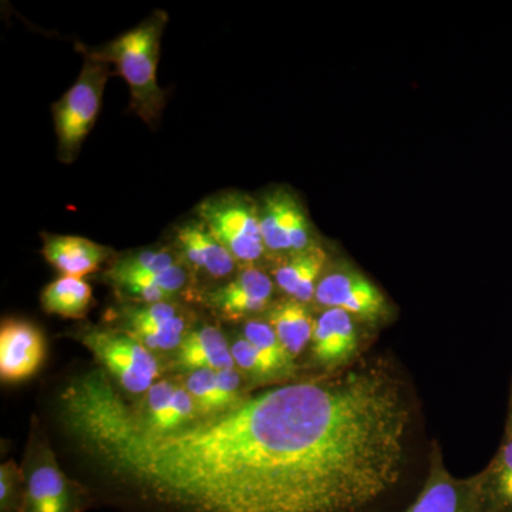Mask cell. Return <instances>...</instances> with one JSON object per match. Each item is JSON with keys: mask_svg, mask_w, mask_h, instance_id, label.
<instances>
[{"mask_svg": "<svg viewBox=\"0 0 512 512\" xmlns=\"http://www.w3.org/2000/svg\"><path fill=\"white\" fill-rule=\"evenodd\" d=\"M167 13L157 10L137 28L96 49L80 47L84 57L116 66L130 89V109L150 126L160 117L165 106L164 90L158 86L157 66L161 37L167 25Z\"/></svg>", "mask_w": 512, "mask_h": 512, "instance_id": "1", "label": "cell"}, {"mask_svg": "<svg viewBox=\"0 0 512 512\" xmlns=\"http://www.w3.org/2000/svg\"><path fill=\"white\" fill-rule=\"evenodd\" d=\"M110 76V64L86 57L79 79L62 99L53 103L52 114L59 141L57 154L62 163H73L79 156L84 140L99 117Z\"/></svg>", "mask_w": 512, "mask_h": 512, "instance_id": "2", "label": "cell"}, {"mask_svg": "<svg viewBox=\"0 0 512 512\" xmlns=\"http://www.w3.org/2000/svg\"><path fill=\"white\" fill-rule=\"evenodd\" d=\"M195 212L235 261L255 262L264 255L259 205L247 195L237 192L214 195L202 201Z\"/></svg>", "mask_w": 512, "mask_h": 512, "instance_id": "3", "label": "cell"}, {"mask_svg": "<svg viewBox=\"0 0 512 512\" xmlns=\"http://www.w3.org/2000/svg\"><path fill=\"white\" fill-rule=\"evenodd\" d=\"M80 340L126 392L147 393L157 379L156 357L130 333L90 329Z\"/></svg>", "mask_w": 512, "mask_h": 512, "instance_id": "4", "label": "cell"}, {"mask_svg": "<svg viewBox=\"0 0 512 512\" xmlns=\"http://www.w3.org/2000/svg\"><path fill=\"white\" fill-rule=\"evenodd\" d=\"M259 220L265 249L299 254L313 247L311 222L291 191L268 192L259 205Z\"/></svg>", "mask_w": 512, "mask_h": 512, "instance_id": "5", "label": "cell"}, {"mask_svg": "<svg viewBox=\"0 0 512 512\" xmlns=\"http://www.w3.org/2000/svg\"><path fill=\"white\" fill-rule=\"evenodd\" d=\"M316 301L366 320L382 318L386 301L379 289L357 272H335L320 279Z\"/></svg>", "mask_w": 512, "mask_h": 512, "instance_id": "6", "label": "cell"}, {"mask_svg": "<svg viewBox=\"0 0 512 512\" xmlns=\"http://www.w3.org/2000/svg\"><path fill=\"white\" fill-rule=\"evenodd\" d=\"M45 359V339L32 323L3 322L0 329V376L3 382H22L35 375Z\"/></svg>", "mask_w": 512, "mask_h": 512, "instance_id": "7", "label": "cell"}, {"mask_svg": "<svg viewBox=\"0 0 512 512\" xmlns=\"http://www.w3.org/2000/svg\"><path fill=\"white\" fill-rule=\"evenodd\" d=\"M25 512H82L83 500L47 457L30 471L26 481Z\"/></svg>", "mask_w": 512, "mask_h": 512, "instance_id": "8", "label": "cell"}, {"mask_svg": "<svg viewBox=\"0 0 512 512\" xmlns=\"http://www.w3.org/2000/svg\"><path fill=\"white\" fill-rule=\"evenodd\" d=\"M274 292V284L264 272L245 269L229 284L208 295V302L221 316L231 320L262 311Z\"/></svg>", "mask_w": 512, "mask_h": 512, "instance_id": "9", "label": "cell"}, {"mask_svg": "<svg viewBox=\"0 0 512 512\" xmlns=\"http://www.w3.org/2000/svg\"><path fill=\"white\" fill-rule=\"evenodd\" d=\"M110 249L73 235L43 234L42 254L64 276L84 278L109 259Z\"/></svg>", "mask_w": 512, "mask_h": 512, "instance_id": "10", "label": "cell"}, {"mask_svg": "<svg viewBox=\"0 0 512 512\" xmlns=\"http://www.w3.org/2000/svg\"><path fill=\"white\" fill-rule=\"evenodd\" d=\"M357 348V336L352 315L342 309H328L313 326L312 353L323 366L348 362Z\"/></svg>", "mask_w": 512, "mask_h": 512, "instance_id": "11", "label": "cell"}, {"mask_svg": "<svg viewBox=\"0 0 512 512\" xmlns=\"http://www.w3.org/2000/svg\"><path fill=\"white\" fill-rule=\"evenodd\" d=\"M181 254L194 268L204 269L215 278H225L235 268V258L200 220L188 221L177 228Z\"/></svg>", "mask_w": 512, "mask_h": 512, "instance_id": "12", "label": "cell"}, {"mask_svg": "<svg viewBox=\"0 0 512 512\" xmlns=\"http://www.w3.org/2000/svg\"><path fill=\"white\" fill-rule=\"evenodd\" d=\"M178 366L185 370L235 369L234 357L224 335L217 328L205 326L185 335L178 348Z\"/></svg>", "mask_w": 512, "mask_h": 512, "instance_id": "13", "label": "cell"}, {"mask_svg": "<svg viewBox=\"0 0 512 512\" xmlns=\"http://www.w3.org/2000/svg\"><path fill=\"white\" fill-rule=\"evenodd\" d=\"M325 264L326 252L318 245H313L306 251L293 254L289 261L276 268V284L292 299L309 302L315 296Z\"/></svg>", "mask_w": 512, "mask_h": 512, "instance_id": "14", "label": "cell"}, {"mask_svg": "<svg viewBox=\"0 0 512 512\" xmlns=\"http://www.w3.org/2000/svg\"><path fill=\"white\" fill-rule=\"evenodd\" d=\"M268 323L292 357L298 356L312 340L315 322L305 303L296 299H288L274 306L269 312Z\"/></svg>", "mask_w": 512, "mask_h": 512, "instance_id": "15", "label": "cell"}, {"mask_svg": "<svg viewBox=\"0 0 512 512\" xmlns=\"http://www.w3.org/2000/svg\"><path fill=\"white\" fill-rule=\"evenodd\" d=\"M93 293L90 285L82 278L62 276L46 286L40 295V303L50 315L62 318H83L92 305Z\"/></svg>", "mask_w": 512, "mask_h": 512, "instance_id": "16", "label": "cell"}, {"mask_svg": "<svg viewBox=\"0 0 512 512\" xmlns=\"http://www.w3.org/2000/svg\"><path fill=\"white\" fill-rule=\"evenodd\" d=\"M124 325L127 330L163 329L184 333L185 322L177 306L170 302L151 303V305L133 306L124 309Z\"/></svg>", "mask_w": 512, "mask_h": 512, "instance_id": "17", "label": "cell"}, {"mask_svg": "<svg viewBox=\"0 0 512 512\" xmlns=\"http://www.w3.org/2000/svg\"><path fill=\"white\" fill-rule=\"evenodd\" d=\"M244 339L258 350L259 355L274 367L279 376L292 372L293 357L284 348L269 323L249 320L244 328Z\"/></svg>", "mask_w": 512, "mask_h": 512, "instance_id": "18", "label": "cell"}, {"mask_svg": "<svg viewBox=\"0 0 512 512\" xmlns=\"http://www.w3.org/2000/svg\"><path fill=\"white\" fill-rule=\"evenodd\" d=\"M406 512H467L466 497L451 481L437 478Z\"/></svg>", "mask_w": 512, "mask_h": 512, "instance_id": "19", "label": "cell"}, {"mask_svg": "<svg viewBox=\"0 0 512 512\" xmlns=\"http://www.w3.org/2000/svg\"><path fill=\"white\" fill-rule=\"evenodd\" d=\"M177 265L175 256L165 249H144V251L134 252L119 259L106 276L144 274V272L164 271Z\"/></svg>", "mask_w": 512, "mask_h": 512, "instance_id": "20", "label": "cell"}, {"mask_svg": "<svg viewBox=\"0 0 512 512\" xmlns=\"http://www.w3.org/2000/svg\"><path fill=\"white\" fill-rule=\"evenodd\" d=\"M134 410V409H133ZM136 414V413H134ZM137 417V416H136ZM197 409H195L194 400L185 387H177L170 403L165 407L163 414L158 417L153 426H144L154 431H173L187 426L191 421L197 419Z\"/></svg>", "mask_w": 512, "mask_h": 512, "instance_id": "21", "label": "cell"}, {"mask_svg": "<svg viewBox=\"0 0 512 512\" xmlns=\"http://www.w3.org/2000/svg\"><path fill=\"white\" fill-rule=\"evenodd\" d=\"M215 387H217V372L215 370H195L188 376L185 389L194 400L198 417L214 416Z\"/></svg>", "mask_w": 512, "mask_h": 512, "instance_id": "22", "label": "cell"}, {"mask_svg": "<svg viewBox=\"0 0 512 512\" xmlns=\"http://www.w3.org/2000/svg\"><path fill=\"white\" fill-rule=\"evenodd\" d=\"M232 357L239 369L247 372L255 379H271L279 376L278 372L259 355L258 350L247 339H239L231 346Z\"/></svg>", "mask_w": 512, "mask_h": 512, "instance_id": "23", "label": "cell"}, {"mask_svg": "<svg viewBox=\"0 0 512 512\" xmlns=\"http://www.w3.org/2000/svg\"><path fill=\"white\" fill-rule=\"evenodd\" d=\"M26 487L10 464L0 468V512H25Z\"/></svg>", "mask_w": 512, "mask_h": 512, "instance_id": "24", "label": "cell"}, {"mask_svg": "<svg viewBox=\"0 0 512 512\" xmlns=\"http://www.w3.org/2000/svg\"><path fill=\"white\" fill-rule=\"evenodd\" d=\"M239 389H241V377L237 370H218L217 387H215V414L224 412L229 407L241 402Z\"/></svg>", "mask_w": 512, "mask_h": 512, "instance_id": "25", "label": "cell"}, {"mask_svg": "<svg viewBox=\"0 0 512 512\" xmlns=\"http://www.w3.org/2000/svg\"><path fill=\"white\" fill-rule=\"evenodd\" d=\"M497 497L501 503L512 505V443L504 448L497 474Z\"/></svg>", "mask_w": 512, "mask_h": 512, "instance_id": "26", "label": "cell"}]
</instances>
